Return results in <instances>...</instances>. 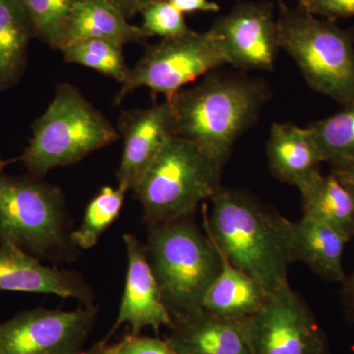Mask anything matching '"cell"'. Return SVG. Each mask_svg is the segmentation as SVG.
<instances>
[{
  "label": "cell",
  "instance_id": "d590c367",
  "mask_svg": "<svg viewBox=\"0 0 354 354\" xmlns=\"http://www.w3.org/2000/svg\"></svg>",
  "mask_w": 354,
  "mask_h": 354
},
{
  "label": "cell",
  "instance_id": "7c38bea8",
  "mask_svg": "<svg viewBox=\"0 0 354 354\" xmlns=\"http://www.w3.org/2000/svg\"><path fill=\"white\" fill-rule=\"evenodd\" d=\"M127 255V272L118 319L106 339L121 325H128L130 334L141 335L146 328L158 330L171 328L172 317L165 306L153 274L146 245L135 235H123Z\"/></svg>",
  "mask_w": 354,
  "mask_h": 354
},
{
  "label": "cell",
  "instance_id": "7a4b0ae2",
  "mask_svg": "<svg viewBox=\"0 0 354 354\" xmlns=\"http://www.w3.org/2000/svg\"><path fill=\"white\" fill-rule=\"evenodd\" d=\"M259 79L209 73L196 85L171 95L174 136L196 144L221 167L234 144L259 118L269 100Z\"/></svg>",
  "mask_w": 354,
  "mask_h": 354
},
{
  "label": "cell",
  "instance_id": "2e32d148",
  "mask_svg": "<svg viewBox=\"0 0 354 354\" xmlns=\"http://www.w3.org/2000/svg\"><path fill=\"white\" fill-rule=\"evenodd\" d=\"M267 156L272 174L297 187L320 172V165L324 162L309 128L291 123L272 125Z\"/></svg>",
  "mask_w": 354,
  "mask_h": 354
},
{
  "label": "cell",
  "instance_id": "3957f363",
  "mask_svg": "<svg viewBox=\"0 0 354 354\" xmlns=\"http://www.w3.org/2000/svg\"><path fill=\"white\" fill-rule=\"evenodd\" d=\"M0 160V244L19 247L38 259L70 261L71 241L64 192L41 177L11 176Z\"/></svg>",
  "mask_w": 354,
  "mask_h": 354
},
{
  "label": "cell",
  "instance_id": "52a82bcc",
  "mask_svg": "<svg viewBox=\"0 0 354 354\" xmlns=\"http://www.w3.org/2000/svg\"><path fill=\"white\" fill-rule=\"evenodd\" d=\"M279 46L295 60L310 88L339 104L354 101V32L281 3Z\"/></svg>",
  "mask_w": 354,
  "mask_h": 354
},
{
  "label": "cell",
  "instance_id": "7402d4cb",
  "mask_svg": "<svg viewBox=\"0 0 354 354\" xmlns=\"http://www.w3.org/2000/svg\"><path fill=\"white\" fill-rule=\"evenodd\" d=\"M342 106L339 113L308 127L324 162L332 167L354 162V101Z\"/></svg>",
  "mask_w": 354,
  "mask_h": 354
},
{
  "label": "cell",
  "instance_id": "ba28073f",
  "mask_svg": "<svg viewBox=\"0 0 354 354\" xmlns=\"http://www.w3.org/2000/svg\"><path fill=\"white\" fill-rule=\"evenodd\" d=\"M225 64L227 57L211 30L162 39L147 48L127 80L121 84L114 104H120L130 93L140 88H149L169 99L200 77Z\"/></svg>",
  "mask_w": 354,
  "mask_h": 354
},
{
  "label": "cell",
  "instance_id": "d6a6232c",
  "mask_svg": "<svg viewBox=\"0 0 354 354\" xmlns=\"http://www.w3.org/2000/svg\"><path fill=\"white\" fill-rule=\"evenodd\" d=\"M108 342L109 339H104V341L97 342L92 348L86 349V351L83 349V351L74 354H104L106 346H108Z\"/></svg>",
  "mask_w": 354,
  "mask_h": 354
},
{
  "label": "cell",
  "instance_id": "8fae6325",
  "mask_svg": "<svg viewBox=\"0 0 354 354\" xmlns=\"http://www.w3.org/2000/svg\"><path fill=\"white\" fill-rule=\"evenodd\" d=\"M235 68L274 69L279 46L278 24L270 4L241 3L215 21L211 29Z\"/></svg>",
  "mask_w": 354,
  "mask_h": 354
},
{
  "label": "cell",
  "instance_id": "30bf717a",
  "mask_svg": "<svg viewBox=\"0 0 354 354\" xmlns=\"http://www.w3.org/2000/svg\"><path fill=\"white\" fill-rule=\"evenodd\" d=\"M97 309L83 305L71 311L35 308L0 323L4 354H74L83 351Z\"/></svg>",
  "mask_w": 354,
  "mask_h": 354
},
{
  "label": "cell",
  "instance_id": "ffe728a7",
  "mask_svg": "<svg viewBox=\"0 0 354 354\" xmlns=\"http://www.w3.org/2000/svg\"><path fill=\"white\" fill-rule=\"evenodd\" d=\"M34 27L23 0H0V92L19 82Z\"/></svg>",
  "mask_w": 354,
  "mask_h": 354
},
{
  "label": "cell",
  "instance_id": "8992f818",
  "mask_svg": "<svg viewBox=\"0 0 354 354\" xmlns=\"http://www.w3.org/2000/svg\"><path fill=\"white\" fill-rule=\"evenodd\" d=\"M223 167L196 144L171 136L132 188L148 225L189 218L221 187Z\"/></svg>",
  "mask_w": 354,
  "mask_h": 354
},
{
  "label": "cell",
  "instance_id": "1f68e13d",
  "mask_svg": "<svg viewBox=\"0 0 354 354\" xmlns=\"http://www.w3.org/2000/svg\"><path fill=\"white\" fill-rule=\"evenodd\" d=\"M342 299L346 317L354 322V272L342 285Z\"/></svg>",
  "mask_w": 354,
  "mask_h": 354
},
{
  "label": "cell",
  "instance_id": "4fadbf2b",
  "mask_svg": "<svg viewBox=\"0 0 354 354\" xmlns=\"http://www.w3.org/2000/svg\"><path fill=\"white\" fill-rule=\"evenodd\" d=\"M118 131L123 138V150L116 177L118 186L129 191L174 136L169 102L121 111Z\"/></svg>",
  "mask_w": 354,
  "mask_h": 354
},
{
  "label": "cell",
  "instance_id": "9c48e42d",
  "mask_svg": "<svg viewBox=\"0 0 354 354\" xmlns=\"http://www.w3.org/2000/svg\"><path fill=\"white\" fill-rule=\"evenodd\" d=\"M241 322L251 354H327L315 317L290 286L270 295Z\"/></svg>",
  "mask_w": 354,
  "mask_h": 354
},
{
  "label": "cell",
  "instance_id": "5b68a950",
  "mask_svg": "<svg viewBox=\"0 0 354 354\" xmlns=\"http://www.w3.org/2000/svg\"><path fill=\"white\" fill-rule=\"evenodd\" d=\"M148 227L147 254L172 320L199 311L221 270L213 241L189 218Z\"/></svg>",
  "mask_w": 354,
  "mask_h": 354
},
{
  "label": "cell",
  "instance_id": "e575fe53",
  "mask_svg": "<svg viewBox=\"0 0 354 354\" xmlns=\"http://www.w3.org/2000/svg\"><path fill=\"white\" fill-rule=\"evenodd\" d=\"M276 1L279 2V3H283V0H276Z\"/></svg>",
  "mask_w": 354,
  "mask_h": 354
},
{
  "label": "cell",
  "instance_id": "277c9868",
  "mask_svg": "<svg viewBox=\"0 0 354 354\" xmlns=\"http://www.w3.org/2000/svg\"><path fill=\"white\" fill-rule=\"evenodd\" d=\"M32 138L22 162L32 176L43 177L57 167L81 162L120 138L111 121L68 83L59 84L55 97L32 124Z\"/></svg>",
  "mask_w": 354,
  "mask_h": 354
},
{
  "label": "cell",
  "instance_id": "836d02e7",
  "mask_svg": "<svg viewBox=\"0 0 354 354\" xmlns=\"http://www.w3.org/2000/svg\"><path fill=\"white\" fill-rule=\"evenodd\" d=\"M0 354H4L3 351H2L1 346H0Z\"/></svg>",
  "mask_w": 354,
  "mask_h": 354
},
{
  "label": "cell",
  "instance_id": "44dd1931",
  "mask_svg": "<svg viewBox=\"0 0 354 354\" xmlns=\"http://www.w3.org/2000/svg\"><path fill=\"white\" fill-rule=\"evenodd\" d=\"M301 194L304 215L312 216L354 236V199L335 174L318 172L297 187Z\"/></svg>",
  "mask_w": 354,
  "mask_h": 354
},
{
  "label": "cell",
  "instance_id": "d6986e66",
  "mask_svg": "<svg viewBox=\"0 0 354 354\" xmlns=\"http://www.w3.org/2000/svg\"><path fill=\"white\" fill-rule=\"evenodd\" d=\"M150 36L143 28L130 24L127 18L108 0H86L70 20L62 48L86 39H109L125 46L143 43Z\"/></svg>",
  "mask_w": 354,
  "mask_h": 354
},
{
  "label": "cell",
  "instance_id": "6da1fadb",
  "mask_svg": "<svg viewBox=\"0 0 354 354\" xmlns=\"http://www.w3.org/2000/svg\"><path fill=\"white\" fill-rule=\"evenodd\" d=\"M205 230L216 248L269 295L290 286L292 221L241 191L221 187Z\"/></svg>",
  "mask_w": 354,
  "mask_h": 354
},
{
  "label": "cell",
  "instance_id": "603a6c76",
  "mask_svg": "<svg viewBox=\"0 0 354 354\" xmlns=\"http://www.w3.org/2000/svg\"><path fill=\"white\" fill-rule=\"evenodd\" d=\"M123 46L109 39H86L66 44L60 51L68 64L95 70L123 84L131 71L123 55Z\"/></svg>",
  "mask_w": 354,
  "mask_h": 354
},
{
  "label": "cell",
  "instance_id": "4316f807",
  "mask_svg": "<svg viewBox=\"0 0 354 354\" xmlns=\"http://www.w3.org/2000/svg\"><path fill=\"white\" fill-rule=\"evenodd\" d=\"M104 354H179L167 339L127 335L120 342L106 346Z\"/></svg>",
  "mask_w": 354,
  "mask_h": 354
},
{
  "label": "cell",
  "instance_id": "f1b7e54d",
  "mask_svg": "<svg viewBox=\"0 0 354 354\" xmlns=\"http://www.w3.org/2000/svg\"><path fill=\"white\" fill-rule=\"evenodd\" d=\"M180 12L216 13L221 10V6L211 0H169Z\"/></svg>",
  "mask_w": 354,
  "mask_h": 354
},
{
  "label": "cell",
  "instance_id": "d4e9b609",
  "mask_svg": "<svg viewBox=\"0 0 354 354\" xmlns=\"http://www.w3.org/2000/svg\"><path fill=\"white\" fill-rule=\"evenodd\" d=\"M86 0H23L35 37L55 50H62L70 20Z\"/></svg>",
  "mask_w": 354,
  "mask_h": 354
},
{
  "label": "cell",
  "instance_id": "83f0119b",
  "mask_svg": "<svg viewBox=\"0 0 354 354\" xmlns=\"http://www.w3.org/2000/svg\"><path fill=\"white\" fill-rule=\"evenodd\" d=\"M298 6L316 17L333 22L354 16V0H298Z\"/></svg>",
  "mask_w": 354,
  "mask_h": 354
},
{
  "label": "cell",
  "instance_id": "4dcf8cb0",
  "mask_svg": "<svg viewBox=\"0 0 354 354\" xmlns=\"http://www.w3.org/2000/svg\"><path fill=\"white\" fill-rule=\"evenodd\" d=\"M332 172L354 199V162L332 167Z\"/></svg>",
  "mask_w": 354,
  "mask_h": 354
},
{
  "label": "cell",
  "instance_id": "cb8c5ba5",
  "mask_svg": "<svg viewBox=\"0 0 354 354\" xmlns=\"http://www.w3.org/2000/svg\"><path fill=\"white\" fill-rule=\"evenodd\" d=\"M127 191L120 186H104L88 203L82 223L71 232V241L77 249L93 248L102 234L120 216Z\"/></svg>",
  "mask_w": 354,
  "mask_h": 354
},
{
  "label": "cell",
  "instance_id": "9a60e30c",
  "mask_svg": "<svg viewBox=\"0 0 354 354\" xmlns=\"http://www.w3.org/2000/svg\"><path fill=\"white\" fill-rule=\"evenodd\" d=\"M167 341L179 354H251L241 321L199 311L172 320Z\"/></svg>",
  "mask_w": 354,
  "mask_h": 354
},
{
  "label": "cell",
  "instance_id": "f546056e",
  "mask_svg": "<svg viewBox=\"0 0 354 354\" xmlns=\"http://www.w3.org/2000/svg\"><path fill=\"white\" fill-rule=\"evenodd\" d=\"M118 9L127 19L141 12L146 6L158 0H108Z\"/></svg>",
  "mask_w": 354,
  "mask_h": 354
},
{
  "label": "cell",
  "instance_id": "5bb4252c",
  "mask_svg": "<svg viewBox=\"0 0 354 354\" xmlns=\"http://www.w3.org/2000/svg\"><path fill=\"white\" fill-rule=\"evenodd\" d=\"M39 293L73 298L94 305V295L75 272L41 264V260L12 244H0V292Z\"/></svg>",
  "mask_w": 354,
  "mask_h": 354
},
{
  "label": "cell",
  "instance_id": "ac0fdd59",
  "mask_svg": "<svg viewBox=\"0 0 354 354\" xmlns=\"http://www.w3.org/2000/svg\"><path fill=\"white\" fill-rule=\"evenodd\" d=\"M216 251L221 270L205 293L201 310L221 318L245 320L263 306L270 295Z\"/></svg>",
  "mask_w": 354,
  "mask_h": 354
},
{
  "label": "cell",
  "instance_id": "484cf974",
  "mask_svg": "<svg viewBox=\"0 0 354 354\" xmlns=\"http://www.w3.org/2000/svg\"><path fill=\"white\" fill-rule=\"evenodd\" d=\"M144 31L150 37L162 39L177 38L192 31L184 19L183 13L169 0H158L141 11Z\"/></svg>",
  "mask_w": 354,
  "mask_h": 354
},
{
  "label": "cell",
  "instance_id": "e0dca14e",
  "mask_svg": "<svg viewBox=\"0 0 354 354\" xmlns=\"http://www.w3.org/2000/svg\"><path fill=\"white\" fill-rule=\"evenodd\" d=\"M348 241L332 225L304 215L292 225L293 260L304 263L321 278L344 285L348 276L342 267V255Z\"/></svg>",
  "mask_w": 354,
  "mask_h": 354
}]
</instances>
